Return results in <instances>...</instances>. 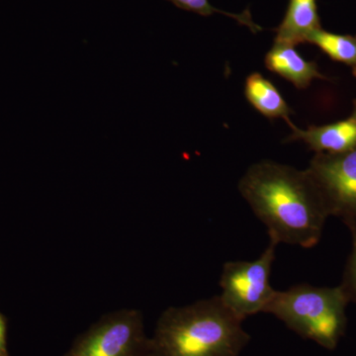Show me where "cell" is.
<instances>
[{
    "instance_id": "obj_3",
    "label": "cell",
    "mask_w": 356,
    "mask_h": 356,
    "mask_svg": "<svg viewBox=\"0 0 356 356\" xmlns=\"http://www.w3.org/2000/svg\"><path fill=\"white\" fill-rule=\"evenodd\" d=\"M348 303L341 285L317 287L303 283L276 292L266 313L275 316L303 339L334 350L346 332Z\"/></svg>"
},
{
    "instance_id": "obj_7",
    "label": "cell",
    "mask_w": 356,
    "mask_h": 356,
    "mask_svg": "<svg viewBox=\"0 0 356 356\" xmlns=\"http://www.w3.org/2000/svg\"><path fill=\"white\" fill-rule=\"evenodd\" d=\"M292 134L286 140H303L317 154H339L356 147V121L350 118L323 126H311L307 130L288 124Z\"/></svg>"
},
{
    "instance_id": "obj_11",
    "label": "cell",
    "mask_w": 356,
    "mask_h": 356,
    "mask_svg": "<svg viewBox=\"0 0 356 356\" xmlns=\"http://www.w3.org/2000/svg\"><path fill=\"white\" fill-rule=\"evenodd\" d=\"M316 44L332 60L353 67L356 63V36L325 31L322 28L312 33L308 42Z\"/></svg>"
},
{
    "instance_id": "obj_10",
    "label": "cell",
    "mask_w": 356,
    "mask_h": 356,
    "mask_svg": "<svg viewBox=\"0 0 356 356\" xmlns=\"http://www.w3.org/2000/svg\"><path fill=\"white\" fill-rule=\"evenodd\" d=\"M245 95L250 104L266 118H282L291 123L292 109L276 86L259 72H252L245 79Z\"/></svg>"
},
{
    "instance_id": "obj_8",
    "label": "cell",
    "mask_w": 356,
    "mask_h": 356,
    "mask_svg": "<svg viewBox=\"0 0 356 356\" xmlns=\"http://www.w3.org/2000/svg\"><path fill=\"white\" fill-rule=\"evenodd\" d=\"M266 67L298 89L308 88L314 79H327L315 62L305 60L292 44L274 42L266 54Z\"/></svg>"
},
{
    "instance_id": "obj_16",
    "label": "cell",
    "mask_w": 356,
    "mask_h": 356,
    "mask_svg": "<svg viewBox=\"0 0 356 356\" xmlns=\"http://www.w3.org/2000/svg\"><path fill=\"white\" fill-rule=\"evenodd\" d=\"M353 76H355L356 77V63H355V65H353Z\"/></svg>"
},
{
    "instance_id": "obj_6",
    "label": "cell",
    "mask_w": 356,
    "mask_h": 356,
    "mask_svg": "<svg viewBox=\"0 0 356 356\" xmlns=\"http://www.w3.org/2000/svg\"><path fill=\"white\" fill-rule=\"evenodd\" d=\"M306 172L322 194L330 216L356 222V147L339 154H316Z\"/></svg>"
},
{
    "instance_id": "obj_12",
    "label": "cell",
    "mask_w": 356,
    "mask_h": 356,
    "mask_svg": "<svg viewBox=\"0 0 356 356\" xmlns=\"http://www.w3.org/2000/svg\"><path fill=\"white\" fill-rule=\"evenodd\" d=\"M172 2L178 8L184 9V10L191 11V13L199 14L201 16H211L214 14H222L227 17L233 18L238 24L247 26L250 31L257 33L261 31V26L254 23L252 20V14L250 11L245 10L242 13H232L227 11L218 9L210 3L209 0H168Z\"/></svg>"
},
{
    "instance_id": "obj_13",
    "label": "cell",
    "mask_w": 356,
    "mask_h": 356,
    "mask_svg": "<svg viewBox=\"0 0 356 356\" xmlns=\"http://www.w3.org/2000/svg\"><path fill=\"white\" fill-rule=\"evenodd\" d=\"M346 225L350 232L351 250L344 267L341 286L350 302L356 304V222H346Z\"/></svg>"
},
{
    "instance_id": "obj_4",
    "label": "cell",
    "mask_w": 356,
    "mask_h": 356,
    "mask_svg": "<svg viewBox=\"0 0 356 356\" xmlns=\"http://www.w3.org/2000/svg\"><path fill=\"white\" fill-rule=\"evenodd\" d=\"M278 245L269 238L268 245L255 261H228L222 266L220 298L241 320L266 313L275 297L277 291L271 286L270 276Z\"/></svg>"
},
{
    "instance_id": "obj_5",
    "label": "cell",
    "mask_w": 356,
    "mask_h": 356,
    "mask_svg": "<svg viewBox=\"0 0 356 356\" xmlns=\"http://www.w3.org/2000/svg\"><path fill=\"white\" fill-rule=\"evenodd\" d=\"M64 356H151L142 312L120 309L105 314L76 337Z\"/></svg>"
},
{
    "instance_id": "obj_9",
    "label": "cell",
    "mask_w": 356,
    "mask_h": 356,
    "mask_svg": "<svg viewBox=\"0 0 356 356\" xmlns=\"http://www.w3.org/2000/svg\"><path fill=\"white\" fill-rule=\"evenodd\" d=\"M317 0H289L286 13L276 29L275 42L297 46L307 43L321 29Z\"/></svg>"
},
{
    "instance_id": "obj_1",
    "label": "cell",
    "mask_w": 356,
    "mask_h": 356,
    "mask_svg": "<svg viewBox=\"0 0 356 356\" xmlns=\"http://www.w3.org/2000/svg\"><path fill=\"white\" fill-rule=\"evenodd\" d=\"M238 191L278 243L316 247L329 211L317 185L305 170L262 161L250 166Z\"/></svg>"
},
{
    "instance_id": "obj_14",
    "label": "cell",
    "mask_w": 356,
    "mask_h": 356,
    "mask_svg": "<svg viewBox=\"0 0 356 356\" xmlns=\"http://www.w3.org/2000/svg\"><path fill=\"white\" fill-rule=\"evenodd\" d=\"M0 356H7L6 324L1 315H0Z\"/></svg>"
},
{
    "instance_id": "obj_15",
    "label": "cell",
    "mask_w": 356,
    "mask_h": 356,
    "mask_svg": "<svg viewBox=\"0 0 356 356\" xmlns=\"http://www.w3.org/2000/svg\"><path fill=\"white\" fill-rule=\"evenodd\" d=\"M351 118H353L355 119V120L356 121V100H355V102H353V114H351Z\"/></svg>"
},
{
    "instance_id": "obj_2",
    "label": "cell",
    "mask_w": 356,
    "mask_h": 356,
    "mask_svg": "<svg viewBox=\"0 0 356 356\" xmlns=\"http://www.w3.org/2000/svg\"><path fill=\"white\" fill-rule=\"evenodd\" d=\"M243 322L219 295L170 307L149 337L151 356H240L250 341Z\"/></svg>"
}]
</instances>
